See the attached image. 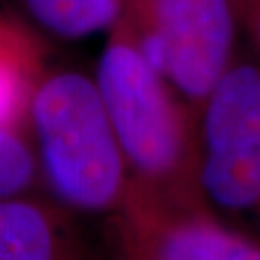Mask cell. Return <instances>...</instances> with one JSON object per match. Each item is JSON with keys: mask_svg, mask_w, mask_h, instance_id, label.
<instances>
[{"mask_svg": "<svg viewBox=\"0 0 260 260\" xmlns=\"http://www.w3.org/2000/svg\"><path fill=\"white\" fill-rule=\"evenodd\" d=\"M120 19L143 58L197 116L235 60V2L125 0Z\"/></svg>", "mask_w": 260, "mask_h": 260, "instance_id": "cell-4", "label": "cell"}, {"mask_svg": "<svg viewBox=\"0 0 260 260\" xmlns=\"http://www.w3.org/2000/svg\"><path fill=\"white\" fill-rule=\"evenodd\" d=\"M25 131L45 195L75 216L110 218L129 193V172L94 77L47 70Z\"/></svg>", "mask_w": 260, "mask_h": 260, "instance_id": "cell-2", "label": "cell"}, {"mask_svg": "<svg viewBox=\"0 0 260 260\" xmlns=\"http://www.w3.org/2000/svg\"><path fill=\"white\" fill-rule=\"evenodd\" d=\"M125 0H25L31 19L56 37L81 39L110 31Z\"/></svg>", "mask_w": 260, "mask_h": 260, "instance_id": "cell-8", "label": "cell"}, {"mask_svg": "<svg viewBox=\"0 0 260 260\" xmlns=\"http://www.w3.org/2000/svg\"><path fill=\"white\" fill-rule=\"evenodd\" d=\"M206 206L260 241V62L237 58L197 114Z\"/></svg>", "mask_w": 260, "mask_h": 260, "instance_id": "cell-3", "label": "cell"}, {"mask_svg": "<svg viewBox=\"0 0 260 260\" xmlns=\"http://www.w3.org/2000/svg\"><path fill=\"white\" fill-rule=\"evenodd\" d=\"M233 2H235V6H237V12L241 14V10L245 8V4H247V2H251V0H233ZM239 19H241V18H239Z\"/></svg>", "mask_w": 260, "mask_h": 260, "instance_id": "cell-12", "label": "cell"}, {"mask_svg": "<svg viewBox=\"0 0 260 260\" xmlns=\"http://www.w3.org/2000/svg\"><path fill=\"white\" fill-rule=\"evenodd\" d=\"M241 23H245V27L249 31V35L252 39V45L256 48L260 62V0H251L245 4V8L239 14Z\"/></svg>", "mask_w": 260, "mask_h": 260, "instance_id": "cell-10", "label": "cell"}, {"mask_svg": "<svg viewBox=\"0 0 260 260\" xmlns=\"http://www.w3.org/2000/svg\"><path fill=\"white\" fill-rule=\"evenodd\" d=\"M114 251L156 260H260V241L210 208H170L127 195L108 218Z\"/></svg>", "mask_w": 260, "mask_h": 260, "instance_id": "cell-5", "label": "cell"}, {"mask_svg": "<svg viewBox=\"0 0 260 260\" xmlns=\"http://www.w3.org/2000/svg\"><path fill=\"white\" fill-rule=\"evenodd\" d=\"M45 72L41 39L27 23L0 10V125L25 129L29 103Z\"/></svg>", "mask_w": 260, "mask_h": 260, "instance_id": "cell-7", "label": "cell"}, {"mask_svg": "<svg viewBox=\"0 0 260 260\" xmlns=\"http://www.w3.org/2000/svg\"><path fill=\"white\" fill-rule=\"evenodd\" d=\"M0 260H94L79 216L45 193L0 199Z\"/></svg>", "mask_w": 260, "mask_h": 260, "instance_id": "cell-6", "label": "cell"}, {"mask_svg": "<svg viewBox=\"0 0 260 260\" xmlns=\"http://www.w3.org/2000/svg\"><path fill=\"white\" fill-rule=\"evenodd\" d=\"M112 260H156V258H147V256L129 254V252H121V251H114V249H112Z\"/></svg>", "mask_w": 260, "mask_h": 260, "instance_id": "cell-11", "label": "cell"}, {"mask_svg": "<svg viewBox=\"0 0 260 260\" xmlns=\"http://www.w3.org/2000/svg\"><path fill=\"white\" fill-rule=\"evenodd\" d=\"M41 193L37 160L27 131L0 125V199Z\"/></svg>", "mask_w": 260, "mask_h": 260, "instance_id": "cell-9", "label": "cell"}, {"mask_svg": "<svg viewBox=\"0 0 260 260\" xmlns=\"http://www.w3.org/2000/svg\"><path fill=\"white\" fill-rule=\"evenodd\" d=\"M94 83L127 164V195L170 208H208L199 185L197 116L143 58L121 19L110 29Z\"/></svg>", "mask_w": 260, "mask_h": 260, "instance_id": "cell-1", "label": "cell"}]
</instances>
